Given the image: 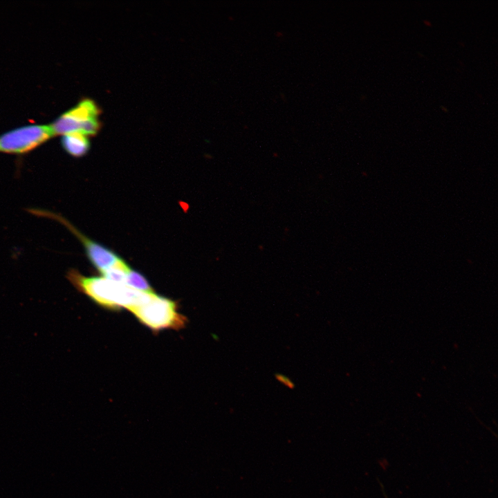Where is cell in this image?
Wrapping results in <instances>:
<instances>
[{"label":"cell","instance_id":"8","mask_svg":"<svg viewBox=\"0 0 498 498\" xmlns=\"http://www.w3.org/2000/svg\"><path fill=\"white\" fill-rule=\"evenodd\" d=\"M275 378L288 388L293 389L295 387V384L293 381L285 375L277 374H275Z\"/></svg>","mask_w":498,"mask_h":498},{"label":"cell","instance_id":"5","mask_svg":"<svg viewBox=\"0 0 498 498\" xmlns=\"http://www.w3.org/2000/svg\"><path fill=\"white\" fill-rule=\"evenodd\" d=\"M33 214L56 220L67 228L82 243L91 264L100 272L114 266L121 258L111 250L81 233L67 219L59 214L42 210H31Z\"/></svg>","mask_w":498,"mask_h":498},{"label":"cell","instance_id":"4","mask_svg":"<svg viewBox=\"0 0 498 498\" xmlns=\"http://www.w3.org/2000/svg\"><path fill=\"white\" fill-rule=\"evenodd\" d=\"M53 136L50 124L21 127L0 136V153L26 154Z\"/></svg>","mask_w":498,"mask_h":498},{"label":"cell","instance_id":"3","mask_svg":"<svg viewBox=\"0 0 498 498\" xmlns=\"http://www.w3.org/2000/svg\"><path fill=\"white\" fill-rule=\"evenodd\" d=\"M100 109L91 99H84L50 124L54 136L81 133L93 136L100 128Z\"/></svg>","mask_w":498,"mask_h":498},{"label":"cell","instance_id":"7","mask_svg":"<svg viewBox=\"0 0 498 498\" xmlns=\"http://www.w3.org/2000/svg\"><path fill=\"white\" fill-rule=\"evenodd\" d=\"M125 285L142 292H154L153 288L145 277L131 268H129L127 273Z\"/></svg>","mask_w":498,"mask_h":498},{"label":"cell","instance_id":"2","mask_svg":"<svg viewBox=\"0 0 498 498\" xmlns=\"http://www.w3.org/2000/svg\"><path fill=\"white\" fill-rule=\"evenodd\" d=\"M129 311L140 323L154 331L178 330L187 323V318L178 312L176 302L154 292L146 301Z\"/></svg>","mask_w":498,"mask_h":498},{"label":"cell","instance_id":"9","mask_svg":"<svg viewBox=\"0 0 498 498\" xmlns=\"http://www.w3.org/2000/svg\"><path fill=\"white\" fill-rule=\"evenodd\" d=\"M428 22H429V21H424L425 24L428 25V26H431V24H430V23H428Z\"/></svg>","mask_w":498,"mask_h":498},{"label":"cell","instance_id":"6","mask_svg":"<svg viewBox=\"0 0 498 498\" xmlns=\"http://www.w3.org/2000/svg\"><path fill=\"white\" fill-rule=\"evenodd\" d=\"M62 136V146L66 153L71 156L82 157L89 151L90 142L86 135L76 132L67 133Z\"/></svg>","mask_w":498,"mask_h":498},{"label":"cell","instance_id":"1","mask_svg":"<svg viewBox=\"0 0 498 498\" xmlns=\"http://www.w3.org/2000/svg\"><path fill=\"white\" fill-rule=\"evenodd\" d=\"M66 278L78 291L109 310H129L144 302L151 293L139 291L103 277L85 276L75 269L67 272Z\"/></svg>","mask_w":498,"mask_h":498}]
</instances>
